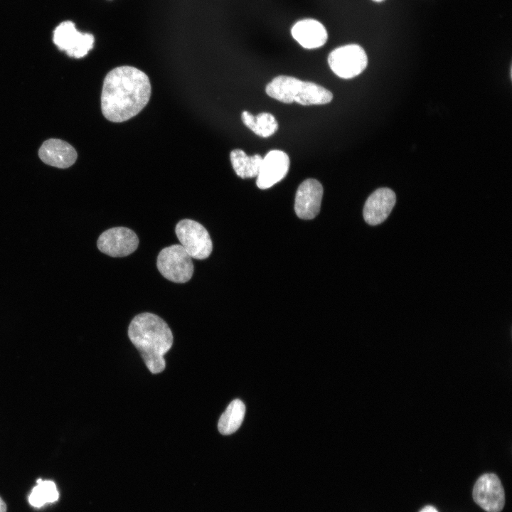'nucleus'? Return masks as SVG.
Returning <instances> with one entry per match:
<instances>
[{"instance_id": "nucleus-1", "label": "nucleus", "mask_w": 512, "mask_h": 512, "mask_svg": "<svg viewBox=\"0 0 512 512\" xmlns=\"http://www.w3.org/2000/svg\"><path fill=\"white\" fill-rule=\"evenodd\" d=\"M148 76L132 66H120L105 78L101 95L104 117L113 122H122L137 115L151 96Z\"/></svg>"}, {"instance_id": "nucleus-15", "label": "nucleus", "mask_w": 512, "mask_h": 512, "mask_svg": "<svg viewBox=\"0 0 512 512\" xmlns=\"http://www.w3.org/2000/svg\"><path fill=\"white\" fill-rule=\"evenodd\" d=\"M230 158L234 171L242 178L257 176L262 160L260 154L247 156L243 150L239 149H233Z\"/></svg>"}, {"instance_id": "nucleus-8", "label": "nucleus", "mask_w": 512, "mask_h": 512, "mask_svg": "<svg viewBox=\"0 0 512 512\" xmlns=\"http://www.w3.org/2000/svg\"><path fill=\"white\" fill-rule=\"evenodd\" d=\"M97 247L103 253L114 257L127 256L139 245L137 234L125 227H114L103 232L98 238Z\"/></svg>"}, {"instance_id": "nucleus-12", "label": "nucleus", "mask_w": 512, "mask_h": 512, "mask_svg": "<svg viewBox=\"0 0 512 512\" xmlns=\"http://www.w3.org/2000/svg\"><path fill=\"white\" fill-rule=\"evenodd\" d=\"M396 202L394 191L388 188H380L366 200L363 207V218L370 225L383 223L389 215Z\"/></svg>"}, {"instance_id": "nucleus-2", "label": "nucleus", "mask_w": 512, "mask_h": 512, "mask_svg": "<svg viewBox=\"0 0 512 512\" xmlns=\"http://www.w3.org/2000/svg\"><path fill=\"white\" fill-rule=\"evenodd\" d=\"M128 336L149 371L154 374L162 372L166 367L164 356L171 348L174 339L165 321L152 313H141L132 320Z\"/></svg>"}, {"instance_id": "nucleus-19", "label": "nucleus", "mask_w": 512, "mask_h": 512, "mask_svg": "<svg viewBox=\"0 0 512 512\" xmlns=\"http://www.w3.org/2000/svg\"><path fill=\"white\" fill-rule=\"evenodd\" d=\"M420 512H438L437 510L431 506H425L424 508H422Z\"/></svg>"}, {"instance_id": "nucleus-5", "label": "nucleus", "mask_w": 512, "mask_h": 512, "mask_svg": "<svg viewBox=\"0 0 512 512\" xmlns=\"http://www.w3.org/2000/svg\"><path fill=\"white\" fill-rule=\"evenodd\" d=\"M175 231L181 245L191 257L204 260L210 256L212 241L208 230L201 223L183 219L176 224Z\"/></svg>"}, {"instance_id": "nucleus-9", "label": "nucleus", "mask_w": 512, "mask_h": 512, "mask_svg": "<svg viewBox=\"0 0 512 512\" xmlns=\"http://www.w3.org/2000/svg\"><path fill=\"white\" fill-rule=\"evenodd\" d=\"M474 501L487 512H500L505 504V494L498 477L485 474L476 481L473 489Z\"/></svg>"}, {"instance_id": "nucleus-6", "label": "nucleus", "mask_w": 512, "mask_h": 512, "mask_svg": "<svg viewBox=\"0 0 512 512\" xmlns=\"http://www.w3.org/2000/svg\"><path fill=\"white\" fill-rule=\"evenodd\" d=\"M328 63L338 77L349 79L361 73L367 66L368 58L364 49L357 44H348L333 50Z\"/></svg>"}, {"instance_id": "nucleus-11", "label": "nucleus", "mask_w": 512, "mask_h": 512, "mask_svg": "<svg viewBox=\"0 0 512 512\" xmlns=\"http://www.w3.org/2000/svg\"><path fill=\"white\" fill-rule=\"evenodd\" d=\"M323 186L314 178L304 181L298 187L294 203L297 215L304 220L315 218L319 213L323 196Z\"/></svg>"}, {"instance_id": "nucleus-16", "label": "nucleus", "mask_w": 512, "mask_h": 512, "mask_svg": "<svg viewBox=\"0 0 512 512\" xmlns=\"http://www.w3.org/2000/svg\"><path fill=\"white\" fill-rule=\"evenodd\" d=\"M245 414V404L239 399L233 400L218 420L220 433L229 435L237 431L243 421Z\"/></svg>"}, {"instance_id": "nucleus-10", "label": "nucleus", "mask_w": 512, "mask_h": 512, "mask_svg": "<svg viewBox=\"0 0 512 512\" xmlns=\"http://www.w3.org/2000/svg\"><path fill=\"white\" fill-rule=\"evenodd\" d=\"M289 158L283 151H270L262 158L257 175L256 183L259 188L267 189L283 179L289 168Z\"/></svg>"}, {"instance_id": "nucleus-21", "label": "nucleus", "mask_w": 512, "mask_h": 512, "mask_svg": "<svg viewBox=\"0 0 512 512\" xmlns=\"http://www.w3.org/2000/svg\"><path fill=\"white\" fill-rule=\"evenodd\" d=\"M373 1H374L375 2H380V1H383V0H373Z\"/></svg>"}, {"instance_id": "nucleus-4", "label": "nucleus", "mask_w": 512, "mask_h": 512, "mask_svg": "<svg viewBox=\"0 0 512 512\" xmlns=\"http://www.w3.org/2000/svg\"><path fill=\"white\" fill-rule=\"evenodd\" d=\"M191 258L181 245H172L160 251L156 266L159 272L168 280L185 283L190 280L193 274Z\"/></svg>"}, {"instance_id": "nucleus-17", "label": "nucleus", "mask_w": 512, "mask_h": 512, "mask_svg": "<svg viewBox=\"0 0 512 512\" xmlns=\"http://www.w3.org/2000/svg\"><path fill=\"white\" fill-rule=\"evenodd\" d=\"M241 118L247 127L262 137L272 135L278 129V123L274 117L268 112L260 113L255 117L247 111H244Z\"/></svg>"}, {"instance_id": "nucleus-14", "label": "nucleus", "mask_w": 512, "mask_h": 512, "mask_svg": "<svg viewBox=\"0 0 512 512\" xmlns=\"http://www.w3.org/2000/svg\"><path fill=\"white\" fill-rule=\"evenodd\" d=\"M292 37L304 48H317L327 41L325 27L318 21L311 18L297 21L291 30Z\"/></svg>"}, {"instance_id": "nucleus-13", "label": "nucleus", "mask_w": 512, "mask_h": 512, "mask_svg": "<svg viewBox=\"0 0 512 512\" xmlns=\"http://www.w3.org/2000/svg\"><path fill=\"white\" fill-rule=\"evenodd\" d=\"M38 156L44 163L60 169L71 166L78 157L73 146L58 139L45 141L39 149Z\"/></svg>"}, {"instance_id": "nucleus-7", "label": "nucleus", "mask_w": 512, "mask_h": 512, "mask_svg": "<svg viewBox=\"0 0 512 512\" xmlns=\"http://www.w3.org/2000/svg\"><path fill=\"white\" fill-rule=\"evenodd\" d=\"M94 36L78 31L70 21L60 23L53 32V42L60 50L73 58H80L93 48Z\"/></svg>"}, {"instance_id": "nucleus-3", "label": "nucleus", "mask_w": 512, "mask_h": 512, "mask_svg": "<svg viewBox=\"0 0 512 512\" xmlns=\"http://www.w3.org/2000/svg\"><path fill=\"white\" fill-rule=\"evenodd\" d=\"M267 94L280 102L302 105H324L333 99L331 91L312 82L302 81L296 78L279 75L269 82Z\"/></svg>"}, {"instance_id": "nucleus-18", "label": "nucleus", "mask_w": 512, "mask_h": 512, "mask_svg": "<svg viewBox=\"0 0 512 512\" xmlns=\"http://www.w3.org/2000/svg\"><path fill=\"white\" fill-rule=\"evenodd\" d=\"M36 486L28 497L30 504L40 508L47 503H53L58 499L59 494L55 483L52 481H43L38 479Z\"/></svg>"}, {"instance_id": "nucleus-20", "label": "nucleus", "mask_w": 512, "mask_h": 512, "mask_svg": "<svg viewBox=\"0 0 512 512\" xmlns=\"http://www.w3.org/2000/svg\"><path fill=\"white\" fill-rule=\"evenodd\" d=\"M0 512H6V505L0 497Z\"/></svg>"}]
</instances>
